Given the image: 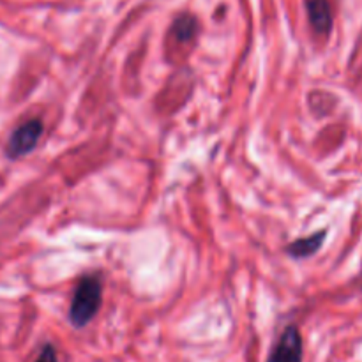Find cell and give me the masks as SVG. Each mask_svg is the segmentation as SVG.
Here are the masks:
<instances>
[{
	"instance_id": "obj_4",
	"label": "cell",
	"mask_w": 362,
	"mask_h": 362,
	"mask_svg": "<svg viewBox=\"0 0 362 362\" xmlns=\"http://www.w3.org/2000/svg\"><path fill=\"white\" fill-rule=\"evenodd\" d=\"M310 23L318 34L327 35L332 28V11L329 0H308Z\"/></svg>"
},
{
	"instance_id": "obj_1",
	"label": "cell",
	"mask_w": 362,
	"mask_h": 362,
	"mask_svg": "<svg viewBox=\"0 0 362 362\" xmlns=\"http://www.w3.org/2000/svg\"><path fill=\"white\" fill-rule=\"evenodd\" d=\"M103 303V283L98 276H83L74 288L69 320L74 327H85L98 315Z\"/></svg>"
},
{
	"instance_id": "obj_6",
	"label": "cell",
	"mask_w": 362,
	"mask_h": 362,
	"mask_svg": "<svg viewBox=\"0 0 362 362\" xmlns=\"http://www.w3.org/2000/svg\"><path fill=\"white\" fill-rule=\"evenodd\" d=\"M198 34V21L191 14H180L172 25V35H175L177 41L189 42L197 37Z\"/></svg>"
},
{
	"instance_id": "obj_7",
	"label": "cell",
	"mask_w": 362,
	"mask_h": 362,
	"mask_svg": "<svg viewBox=\"0 0 362 362\" xmlns=\"http://www.w3.org/2000/svg\"><path fill=\"white\" fill-rule=\"evenodd\" d=\"M35 362H59V359H57L55 349H53L52 345L42 346L41 354H39V357L35 359Z\"/></svg>"
},
{
	"instance_id": "obj_2",
	"label": "cell",
	"mask_w": 362,
	"mask_h": 362,
	"mask_svg": "<svg viewBox=\"0 0 362 362\" xmlns=\"http://www.w3.org/2000/svg\"><path fill=\"white\" fill-rule=\"evenodd\" d=\"M45 126L39 119H30L18 126L16 129L11 133L9 140L6 145V156L11 159H20L23 156L30 154L35 147H37L39 140L42 136Z\"/></svg>"
},
{
	"instance_id": "obj_5",
	"label": "cell",
	"mask_w": 362,
	"mask_h": 362,
	"mask_svg": "<svg viewBox=\"0 0 362 362\" xmlns=\"http://www.w3.org/2000/svg\"><path fill=\"white\" fill-rule=\"evenodd\" d=\"M324 239L325 232H318L315 233V235L303 237V239L293 240V243L286 247V251H288L290 257L293 258H308L320 250V246L324 244Z\"/></svg>"
},
{
	"instance_id": "obj_3",
	"label": "cell",
	"mask_w": 362,
	"mask_h": 362,
	"mask_svg": "<svg viewBox=\"0 0 362 362\" xmlns=\"http://www.w3.org/2000/svg\"><path fill=\"white\" fill-rule=\"evenodd\" d=\"M303 338L296 325H288L279 336L267 362H303Z\"/></svg>"
}]
</instances>
